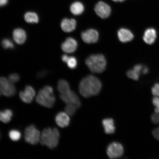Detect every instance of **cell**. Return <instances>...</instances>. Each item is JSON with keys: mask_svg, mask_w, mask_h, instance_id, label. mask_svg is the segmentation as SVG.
<instances>
[{"mask_svg": "<svg viewBox=\"0 0 159 159\" xmlns=\"http://www.w3.org/2000/svg\"><path fill=\"white\" fill-rule=\"evenodd\" d=\"M102 87L99 79L93 75L83 78L80 83L79 90L80 94L85 98L98 94Z\"/></svg>", "mask_w": 159, "mask_h": 159, "instance_id": "obj_1", "label": "cell"}, {"mask_svg": "<svg viewBox=\"0 0 159 159\" xmlns=\"http://www.w3.org/2000/svg\"><path fill=\"white\" fill-rule=\"evenodd\" d=\"M59 137V132L57 129L47 128L43 131L40 142L42 145L53 149L58 145Z\"/></svg>", "mask_w": 159, "mask_h": 159, "instance_id": "obj_2", "label": "cell"}, {"mask_svg": "<svg viewBox=\"0 0 159 159\" xmlns=\"http://www.w3.org/2000/svg\"><path fill=\"white\" fill-rule=\"evenodd\" d=\"M36 100L42 106L48 108H52L56 101L52 87L46 85L41 89L37 95Z\"/></svg>", "mask_w": 159, "mask_h": 159, "instance_id": "obj_3", "label": "cell"}, {"mask_svg": "<svg viewBox=\"0 0 159 159\" xmlns=\"http://www.w3.org/2000/svg\"><path fill=\"white\" fill-rule=\"evenodd\" d=\"M85 64L92 72L99 73L105 70L107 61L102 54L92 55L87 57Z\"/></svg>", "mask_w": 159, "mask_h": 159, "instance_id": "obj_4", "label": "cell"}, {"mask_svg": "<svg viewBox=\"0 0 159 159\" xmlns=\"http://www.w3.org/2000/svg\"><path fill=\"white\" fill-rule=\"evenodd\" d=\"M41 135L39 131L34 125H30L25 131V140L31 144H36L40 141Z\"/></svg>", "mask_w": 159, "mask_h": 159, "instance_id": "obj_5", "label": "cell"}, {"mask_svg": "<svg viewBox=\"0 0 159 159\" xmlns=\"http://www.w3.org/2000/svg\"><path fill=\"white\" fill-rule=\"evenodd\" d=\"M0 92L6 97H11L15 94L16 89L14 85L8 79L0 77Z\"/></svg>", "mask_w": 159, "mask_h": 159, "instance_id": "obj_6", "label": "cell"}, {"mask_svg": "<svg viewBox=\"0 0 159 159\" xmlns=\"http://www.w3.org/2000/svg\"><path fill=\"white\" fill-rule=\"evenodd\" d=\"M107 154L109 157L111 159L121 157L124 153V149L122 145L116 142L109 144L107 148Z\"/></svg>", "mask_w": 159, "mask_h": 159, "instance_id": "obj_7", "label": "cell"}, {"mask_svg": "<svg viewBox=\"0 0 159 159\" xmlns=\"http://www.w3.org/2000/svg\"><path fill=\"white\" fill-rule=\"evenodd\" d=\"M61 100L67 104H72L75 105L77 108L81 106L80 100L75 93L71 90H70L63 94L60 95Z\"/></svg>", "mask_w": 159, "mask_h": 159, "instance_id": "obj_8", "label": "cell"}, {"mask_svg": "<svg viewBox=\"0 0 159 159\" xmlns=\"http://www.w3.org/2000/svg\"><path fill=\"white\" fill-rule=\"evenodd\" d=\"M94 11L97 15L101 18L104 19L107 18L110 15L111 8L108 4L100 1L95 5Z\"/></svg>", "mask_w": 159, "mask_h": 159, "instance_id": "obj_9", "label": "cell"}, {"mask_svg": "<svg viewBox=\"0 0 159 159\" xmlns=\"http://www.w3.org/2000/svg\"><path fill=\"white\" fill-rule=\"evenodd\" d=\"M81 37L85 43H94L98 40L99 34L96 30L90 29L83 32L81 34Z\"/></svg>", "mask_w": 159, "mask_h": 159, "instance_id": "obj_10", "label": "cell"}, {"mask_svg": "<svg viewBox=\"0 0 159 159\" xmlns=\"http://www.w3.org/2000/svg\"><path fill=\"white\" fill-rule=\"evenodd\" d=\"M35 95L34 89L30 85L26 86L25 90L21 91L19 94L20 98L25 103H30Z\"/></svg>", "mask_w": 159, "mask_h": 159, "instance_id": "obj_11", "label": "cell"}, {"mask_svg": "<svg viewBox=\"0 0 159 159\" xmlns=\"http://www.w3.org/2000/svg\"><path fill=\"white\" fill-rule=\"evenodd\" d=\"M77 43L75 40L72 38H67L61 45L63 51L66 53H72L76 51Z\"/></svg>", "mask_w": 159, "mask_h": 159, "instance_id": "obj_12", "label": "cell"}, {"mask_svg": "<svg viewBox=\"0 0 159 159\" xmlns=\"http://www.w3.org/2000/svg\"><path fill=\"white\" fill-rule=\"evenodd\" d=\"M77 22L74 19L65 18L61 21V29L65 32L70 33L76 28Z\"/></svg>", "mask_w": 159, "mask_h": 159, "instance_id": "obj_13", "label": "cell"}, {"mask_svg": "<svg viewBox=\"0 0 159 159\" xmlns=\"http://www.w3.org/2000/svg\"><path fill=\"white\" fill-rule=\"evenodd\" d=\"M14 40L17 44L21 45L24 43L27 39V34L25 31L23 29H16L13 32Z\"/></svg>", "mask_w": 159, "mask_h": 159, "instance_id": "obj_14", "label": "cell"}, {"mask_svg": "<svg viewBox=\"0 0 159 159\" xmlns=\"http://www.w3.org/2000/svg\"><path fill=\"white\" fill-rule=\"evenodd\" d=\"M157 34L156 30L153 28H149L145 30L143 39L147 44H153L157 38Z\"/></svg>", "mask_w": 159, "mask_h": 159, "instance_id": "obj_15", "label": "cell"}, {"mask_svg": "<svg viewBox=\"0 0 159 159\" xmlns=\"http://www.w3.org/2000/svg\"><path fill=\"white\" fill-rule=\"evenodd\" d=\"M57 124L61 128H64L68 126L70 119L69 115L65 112H61L57 115L55 118Z\"/></svg>", "mask_w": 159, "mask_h": 159, "instance_id": "obj_16", "label": "cell"}, {"mask_svg": "<svg viewBox=\"0 0 159 159\" xmlns=\"http://www.w3.org/2000/svg\"><path fill=\"white\" fill-rule=\"evenodd\" d=\"M118 35L119 40L124 43L130 41L134 38V35L132 32L126 29L122 28L119 30Z\"/></svg>", "mask_w": 159, "mask_h": 159, "instance_id": "obj_17", "label": "cell"}, {"mask_svg": "<svg viewBox=\"0 0 159 159\" xmlns=\"http://www.w3.org/2000/svg\"><path fill=\"white\" fill-rule=\"evenodd\" d=\"M102 125L105 133L107 134H112L115 132V128L114 120L112 118H107L103 120Z\"/></svg>", "mask_w": 159, "mask_h": 159, "instance_id": "obj_18", "label": "cell"}, {"mask_svg": "<svg viewBox=\"0 0 159 159\" xmlns=\"http://www.w3.org/2000/svg\"><path fill=\"white\" fill-rule=\"evenodd\" d=\"M144 66L142 65H135L134 69L130 70L127 73V76L129 78L138 80L139 79V75Z\"/></svg>", "mask_w": 159, "mask_h": 159, "instance_id": "obj_19", "label": "cell"}, {"mask_svg": "<svg viewBox=\"0 0 159 159\" xmlns=\"http://www.w3.org/2000/svg\"><path fill=\"white\" fill-rule=\"evenodd\" d=\"M71 12L75 15H79L82 14L84 10L83 4L80 2L76 1L73 3L70 8Z\"/></svg>", "mask_w": 159, "mask_h": 159, "instance_id": "obj_20", "label": "cell"}, {"mask_svg": "<svg viewBox=\"0 0 159 159\" xmlns=\"http://www.w3.org/2000/svg\"><path fill=\"white\" fill-rule=\"evenodd\" d=\"M25 20L29 23H37L39 22V18L38 15L34 12L28 11L25 14Z\"/></svg>", "mask_w": 159, "mask_h": 159, "instance_id": "obj_21", "label": "cell"}, {"mask_svg": "<svg viewBox=\"0 0 159 159\" xmlns=\"http://www.w3.org/2000/svg\"><path fill=\"white\" fill-rule=\"evenodd\" d=\"M13 115L12 111L10 109L0 111V121L7 124L11 120Z\"/></svg>", "mask_w": 159, "mask_h": 159, "instance_id": "obj_22", "label": "cell"}, {"mask_svg": "<svg viewBox=\"0 0 159 159\" xmlns=\"http://www.w3.org/2000/svg\"><path fill=\"white\" fill-rule=\"evenodd\" d=\"M57 89L60 94L66 93L70 89L69 83L65 80H59L57 84Z\"/></svg>", "mask_w": 159, "mask_h": 159, "instance_id": "obj_23", "label": "cell"}, {"mask_svg": "<svg viewBox=\"0 0 159 159\" xmlns=\"http://www.w3.org/2000/svg\"><path fill=\"white\" fill-rule=\"evenodd\" d=\"M77 107L72 104H67L65 108V112L69 116H72L76 111Z\"/></svg>", "mask_w": 159, "mask_h": 159, "instance_id": "obj_24", "label": "cell"}, {"mask_svg": "<svg viewBox=\"0 0 159 159\" xmlns=\"http://www.w3.org/2000/svg\"><path fill=\"white\" fill-rule=\"evenodd\" d=\"M2 46L5 49H12L14 47V45L11 39H3L1 42Z\"/></svg>", "mask_w": 159, "mask_h": 159, "instance_id": "obj_25", "label": "cell"}, {"mask_svg": "<svg viewBox=\"0 0 159 159\" xmlns=\"http://www.w3.org/2000/svg\"><path fill=\"white\" fill-rule=\"evenodd\" d=\"M9 136L10 139L13 141H17L20 140L21 137V134L19 131L12 130L9 133Z\"/></svg>", "mask_w": 159, "mask_h": 159, "instance_id": "obj_26", "label": "cell"}, {"mask_svg": "<svg viewBox=\"0 0 159 159\" xmlns=\"http://www.w3.org/2000/svg\"><path fill=\"white\" fill-rule=\"evenodd\" d=\"M66 63L69 68L71 69H74L77 67V60L74 57H69Z\"/></svg>", "mask_w": 159, "mask_h": 159, "instance_id": "obj_27", "label": "cell"}, {"mask_svg": "<svg viewBox=\"0 0 159 159\" xmlns=\"http://www.w3.org/2000/svg\"><path fill=\"white\" fill-rule=\"evenodd\" d=\"M20 76L18 75L16 73H13L9 75L8 79L10 82L14 84L20 80Z\"/></svg>", "mask_w": 159, "mask_h": 159, "instance_id": "obj_28", "label": "cell"}, {"mask_svg": "<svg viewBox=\"0 0 159 159\" xmlns=\"http://www.w3.org/2000/svg\"><path fill=\"white\" fill-rule=\"evenodd\" d=\"M152 102L153 104L156 107L155 109V112L159 113V97H154L152 99Z\"/></svg>", "mask_w": 159, "mask_h": 159, "instance_id": "obj_29", "label": "cell"}, {"mask_svg": "<svg viewBox=\"0 0 159 159\" xmlns=\"http://www.w3.org/2000/svg\"><path fill=\"white\" fill-rule=\"evenodd\" d=\"M151 120L155 124H159V113L155 112L151 116Z\"/></svg>", "mask_w": 159, "mask_h": 159, "instance_id": "obj_30", "label": "cell"}, {"mask_svg": "<svg viewBox=\"0 0 159 159\" xmlns=\"http://www.w3.org/2000/svg\"><path fill=\"white\" fill-rule=\"evenodd\" d=\"M152 134L154 138L159 141V127L154 129L152 131Z\"/></svg>", "mask_w": 159, "mask_h": 159, "instance_id": "obj_31", "label": "cell"}, {"mask_svg": "<svg viewBox=\"0 0 159 159\" xmlns=\"http://www.w3.org/2000/svg\"><path fill=\"white\" fill-rule=\"evenodd\" d=\"M48 74V71L43 70L40 71L37 75V77L38 78H42L46 76Z\"/></svg>", "mask_w": 159, "mask_h": 159, "instance_id": "obj_32", "label": "cell"}, {"mask_svg": "<svg viewBox=\"0 0 159 159\" xmlns=\"http://www.w3.org/2000/svg\"><path fill=\"white\" fill-rule=\"evenodd\" d=\"M8 2V0H0V7L7 5Z\"/></svg>", "mask_w": 159, "mask_h": 159, "instance_id": "obj_33", "label": "cell"}, {"mask_svg": "<svg viewBox=\"0 0 159 159\" xmlns=\"http://www.w3.org/2000/svg\"><path fill=\"white\" fill-rule=\"evenodd\" d=\"M148 71L149 70L148 67L146 66H144L142 70V74L144 75L148 73Z\"/></svg>", "mask_w": 159, "mask_h": 159, "instance_id": "obj_34", "label": "cell"}, {"mask_svg": "<svg viewBox=\"0 0 159 159\" xmlns=\"http://www.w3.org/2000/svg\"><path fill=\"white\" fill-rule=\"evenodd\" d=\"M69 57L68 55H63L61 57L62 61L63 62L66 63L67 61L68 60Z\"/></svg>", "mask_w": 159, "mask_h": 159, "instance_id": "obj_35", "label": "cell"}, {"mask_svg": "<svg viewBox=\"0 0 159 159\" xmlns=\"http://www.w3.org/2000/svg\"><path fill=\"white\" fill-rule=\"evenodd\" d=\"M112 1L116 2H124L125 0H112Z\"/></svg>", "mask_w": 159, "mask_h": 159, "instance_id": "obj_36", "label": "cell"}, {"mask_svg": "<svg viewBox=\"0 0 159 159\" xmlns=\"http://www.w3.org/2000/svg\"><path fill=\"white\" fill-rule=\"evenodd\" d=\"M1 92H0V95H1Z\"/></svg>", "mask_w": 159, "mask_h": 159, "instance_id": "obj_37", "label": "cell"}]
</instances>
